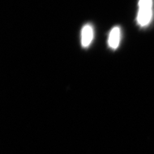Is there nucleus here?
Here are the masks:
<instances>
[{"mask_svg":"<svg viewBox=\"0 0 154 154\" xmlns=\"http://www.w3.org/2000/svg\"><path fill=\"white\" fill-rule=\"evenodd\" d=\"M153 0H139L137 21L142 27L147 26L152 21Z\"/></svg>","mask_w":154,"mask_h":154,"instance_id":"nucleus-1","label":"nucleus"},{"mask_svg":"<svg viewBox=\"0 0 154 154\" xmlns=\"http://www.w3.org/2000/svg\"><path fill=\"white\" fill-rule=\"evenodd\" d=\"M94 35L93 28L90 25H85L82 30V45L84 48H88L92 42Z\"/></svg>","mask_w":154,"mask_h":154,"instance_id":"nucleus-2","label":"nucleus"},{"mask_svg":"<svg viewBox=\"0 0 154 154\" xmlns=\"http://www.w3.org/2000/svg\"><path fill=\"white\" fill-rule=\"evenodd\" d=\"M121 38V30L118 26H116L110 31L109 37V46L112 50H116L118 47Z\"/></svg>","mask_w":154,"mask_h":154,"instance_id":"nucleus-3","label":"nucleus"}]
</instances>
